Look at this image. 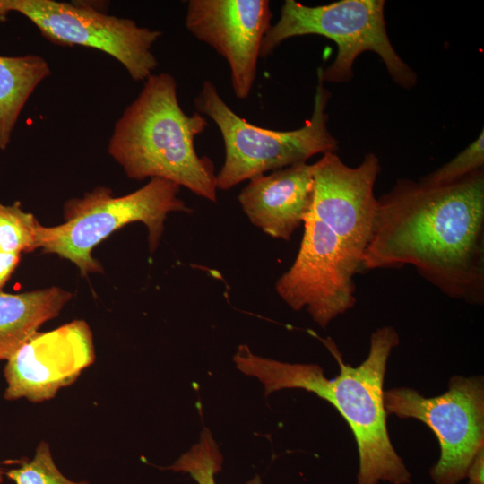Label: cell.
<instances>
[{
    "label": "cell",
    "mask_w": 484,
    "mask_h": 484,
    "mask_svg": "<svg viewBox=\"0 0 484 484\" xmlns=\"http://www.w3.org/2000/svg\"><path fill=\"white\" fill-rule=\"evenodd\" d=\"M411 265L447 297L484 302V169L427 186L400 178L377 198L362 270Z\"/></svg>",
    "instance_id": "obj_1"
},
{
    "label": "cell",
    "mask_w": 484,
    "mask_h": 484,
    "mask_svg": "<svg viewBox=\"0 0 484 484\" xmlns=\"http://www.w3.org/2000/svg\"><path fill=\"white\" fill-rule=\"evenodd\" d=\"M95 358L93 333L84 320L36 332L6 360L4 398L48 401L73 384Z\"/></svg>",
    "instance_id": "obj_10"
},
{
    "label": "cell",
    "mask_w": 484,
    "mask_h": 484,
    "mask_svg": "<svg viewBox=\"0 0 484 484\" xmlns=\"http://www.w3.org/2000/svg\"><path fill=\"white\" fill-rule=\"evenodd\" d=\"M71 292L52 286L18 294L0 291V360H7L46 322L56 317Z\"/></svg>",
    "instance_id": "obj_14"
},
{
    "label": "cell",
    "mask_w": 484,
    "mask_h": 484,
    "mask_svg": "<svg viewBox=\"0 0 484 484\" xmlns=\"http://www.w3.org/2000/svg\"><path fill=\"white\" fill-rule=\"evenodd\" d=\"M272 13L267 0H190L186 27L198 40L225 58L235 96L252 91L263 39Z\"/></svg>",
    "instance_id": "obj_12"
},
{
    "label": "cell",
    "mask_w": 484,
    "mask_h": 484,
    "mask_svg": "<svg viewBox=\"0 0 484 484\" xmlns=\"http://www.w3.org/2000/svg\"><path fill=\"white\" fill-rule=\"evenodd\" d=\"M208 125L200 113L182 109L172 74L153 73L116 121L108 151L131 179H167L215 203L214 164L194 148Z\"/></svg>",
    "instance_id": "obj_3"
},
{
    "label": "cell",
    "mask_w": 484,
    "mask_h": 484,
    "mask_svg": "<svg viewBox=\"0 0 484 484\" xmlns=\"http://www.w3.org/2000/svg\"><path fill=\"white\" fill-rule=\"evenodd\" d=\"M248 181L238 200L250 222L273 238L290 241L311 211L313 164L291 165Z\"/></svg>",
    "instance_id": "obj_13"
},
{
    "label": "cell",
    "mask_w": 484,
    "mask_h": 484,
    "mask_svg": "<svg viewBox=\"0 0 484 484\" xmlns=\"http://www.w3.org/2000/svg\"><path fill=\"white\" fill-rule=\"evenodd\" d=\"M15 484H90L88 481H73L66 478L56 465L49 445L41 441L30 462L6 472Z\"/></svg>",
    "instance_id": "obj_19"
},
{
    "label": "cell",
    "mask_w": 484,
    "mask_h": 484,
    "mask_svg": "<svg viewBox=\"0 0 484 484\" xmlns=\"http://www.w3.org/2000/svg\"><path fill=\"white\" fill-rule=\"evenodd\" d=\"M2 481H3V473H2V471L0 470V483H2Z\"/></svg>",
    "instance_id": "obj_22"
},
{
    "label": "cell",
    "mask_w": 484,
    "mask_h": 484,
    "mask_svg": "<svg viewBox=\"0 0 484 484\" xmlns=\"http://www.w3.org/2000/svg\"><path fill=\"white\" fill-rule=\"evenodd\" d=\"M295 261L277 281L275 290L293 310L306 309L322 328L351 309L356 302L354 276L361 263L311 212Z\"/></svg>",
    "instance_id": "obj_9"
},
{
    "label": "cell",
    "mask_w": 484,
    "mask_h": 484,
    "mask_svg": "<svg viewBox=\"0 0 484 484\" xmlns=\"http://www.w3.org/2000/svg\"><path fill=\"white\" fill-rule=\"evenodd\" d=\"M387 415L416 419L435 433L440 457L430 469L436 484H458L466 477L476 454L484 447V380L454 376L448 390L425 397L410 387L384 391Z\"/></svg>",
    "instance_id": "obj_8"
},
{
    "label": "cell",
    "mask_w": 484,
    "mask_h": 484,
    "mask_svg": "<svg viewBox=\"0 0 484 484\" xmlns=\"http://www.w3.org/2000/svg\"><path fill=\"white\" fill-rule=\"evenodd\" d=\"M222 461L221 452L211 431L203 428L199 442L166 469L188 473L198 484H216L215 475L221 471ZM246 484H262V480L255 475Z\"/></svg>",
    "instance_id": "obj_17"
},
{
    "label": "cell",
    "mask_w": 484,
    "mask_h": 484,
    "mask_svg": "<svg viewBox=\"0 0 484 484\" xmlns=\"http://www.w3.org/2000/svg\"><path fill=\"white\" fill-rule=\"evenodd\" d=\"M385 4L384 0H341L307 6L286 0L281 7L279 21L271 25L263 39L260 57L269 56L290 38L319 35L332 39L338 48L333 62L317 70V77L323 82H349L353 77L356 58L365 51H373L381 57L393 81L411 89L417 83V75L390 41Z\"/></svg>",
    "instance_id": "obj_6"
},
{
    "label": "cell",
    "mask_w": 484,
    "mask_h": 484,
    "mask_svg": "<svg viewBox=\"0 0 484 484\" xmlns=\"http://www.w3.org/2000/svg\"><path fill=\"white\" fill-rule=\"evenodd\" d=\"M180 186L163 178H151L141 188L115 196L107 186H98L82 197L71 198L64 205L65 222L43 229L44 253L56 254L73 263L83 277L102 272L92 257L93 248L117 229L132 222H143L148 229V244L153 253L169 212L192 213L179 198Z\"/></svg>",
    "instance_id": "obj_5"
},
{
    "label": "cell",
    "mask_w": 484,
    "mask_h": 484,
    "mask_svg": "<svg viewBox=\"0 0 484 484\" xmlns=\"http://www.w3.org/2000/svg\"><path fill=\"white\" fill-rule=\"evenodd\" d=\"M11 13L30 20L49 41L98 49L112 56L135 82H145L159 63L153 44L162 32L100 12L86 1L0 0V23Z\"/></svg>",
    "instance_id": "obj_7"
},
{
    "label": "cell",
    "mask_w": 484,
    "mask_h": 484,
    "mask_svg": "<svg viewBox=\"0 0 484 484\" xmlns=\"http://www.w3.org/2000/svg\"><path fill=\"white\" fill-rule=\"evenodd\" d=\"M381 165L374 153L357 167L346 165L335 152L313 164L311 212L331 229L362 265L370 242L377 207L374 186Z\"/></svg>",
    "instance_id": "obj_11"
},
{
    "label": "cell",
    "mask_w": 484,
    "mask_h": 484,
    "mask_svg": "<svg viewBox=\"0 0 484 484\" xmlns=\"http://www.w3.org/2000/svg\"><path fill=\"white\" fill-rule=\"evenodd\" d=\"M340 367L327 378L316 364L288 363L254 354L238 346L234 361L238 370L257 378L269 395L281 389L299 388L332 404L350 426L358 446L357 484H409L411 474L389 437L384 406V380L392 350L400 343L393 326L377 328L370 336L369 352L358 367L345 364L335 343L322 340Z\"/></svg>",
    "instance_id": "obj_2"
},
{
    "label": "cell",
    "mask_w": 484,
    "mask_h": 484,
    "mask_svg": "<svg viewBox=\"0 0 484 484\" xmlns=\"http://www.w3.org/2000/svg\"><path fill=\"white\" fill-rule=\"evenodd\" d=\"M484 447L481 448L471 461L466 477L469 479L468 484H484Z\"/></svg>",
    "instance_id": "obj_21"
},
{
    "label": "cell",
    "mask_w": 484,
    "mask_h": 484,
    "mask_svg": "<svg viewBox=\"0 0 484 484\" xmlns=\"http://www.w3.org/2000/svg\"><path fill=\"white\" fill-rule=\"evenodd\" d=\"M43 228L30 212L22 209L20 202H0V249L7 252H32L41 247Z\"/></svg>",
    "instance_id": "obj_16"
},
{
    "label": "cell",
    "mask_w": 484,
    "mask_h": 484,
    "mask_svg": "<svg viewBox=\"0 0 484 484\" xmlns=\"http://www.w3.org/2000/svg\"><path fill=\"white\" fill-rule=\"evenodd\" d=\"M479 136L463 151L440 168L419 178V182L427 186H438L454 183L462 177L483 169L484 134Z\"/></svg>",
    "instance_id": "obj_18"
},
{
    "label": "cell",
    "mask_w": 484,
    "mask_h": 484,
    "mask_svg": "<svg viewBox=\"0 0 484 484\" xmlns=\"http://www.w3.org/2000/svg\"><path fill=\"white\" fill-rule=\"evenodd\" d=\"M331 98L317 77L312 115L300 128H263L239 117L223 100L216 85L205 80L194 104L196 112L218 126L225 146L224 163L216 175L217 188L227 191L268 171L305 163L318 153L335 152L338 141L327 128L326 106Z\"/></svg>",
    "instance_id": "obj_4"
},
{
    "label": "cell",
    "mask_w": 484,
    "mask_h": 484,
    "mask_svg": "<svg viewBox=\"0 0 484 484\" xmlns=\"http://www.w3.org/2000/svg\"><path fill=\"white\" fill-rule=\"evenodd\" d=\"M21 254L0 249V291L20 262Z\"/></svg>",
    "instance_id": "obj_20"
},
{
    "label": "cell",
    "mask_w": 484,
    "mask_h": 484,
    "mask_svg": "<svg viewBox=\"0 0 484 484\" xmlns=\"http://www.w3.org/2000/svg\"><path fill=\"white\" fill-rule=\"evenodd\" d=\"M51 74L48 61L39 55L0 56V150L7 148L28 99Z\"/></svg>",
    "instance_id": "obj_15"
}]
</instances>
